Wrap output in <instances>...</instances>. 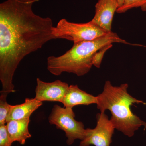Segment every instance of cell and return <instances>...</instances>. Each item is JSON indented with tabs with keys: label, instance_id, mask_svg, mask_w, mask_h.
<instances>
[{
	"label": "cell",
	"instance_id": "1",
	"mask_svg": "<svg viewBox=\"0 0 146 146\" xmlns=\"http://www.w3.org/2000/svg\"><path fill=\"white\" fill-rule=\"evenodd\" d=\"M39 1L7 0L0 4L1 92H13V77L21 60L56 39L52 19L32 10L33 4Z\"/></svg>",
	"mask_w": 146,
	"mask_h": 146
},
{
	"label": "cell",
	"instance_id": "2",
	"mask_svg": "<svg viewBox=\"0 0 146 146\" xmlns=\"http://www.w3.org/2000/svg\"><path fill=\"white\" fill-rule=\"evenodd\" d=\"M128 87L127 83L114 86L110 81H106L103 91L97 96L96 104L100 113L106 110L110 111V120L116 129L131 137L141 127L145 130L146 123L133 114L131 106L135 103H146L131 96L128 93Z\"/></svg>",
	"mask_w": 146,
	"mask_h": 146
},
{
	"label": "cell",
	"instance_id": "3",
	"mask_svg": "<svg viewBox=\"0 0 146 146\" xmlns=\"http://www.w3.org/2000/svg\"><path fill=\"white\" fill-rule=\"evenodd\" d=\"M115 43H126L113 32L92 41L74 44L73 47L59 56L47 58V69L55 76L63 72L73 73L78 76L87 74L93 66L94 54L102 48Z\"/></svg>",
	"mask_w": 146,
	"mask_h": 146
},
{
	"label": "cell",
	"instance_id": "4",
	"mask_svg": "<svg viewBox=\"0 0 146 146\" xmlns=\"http://www.w3.org/2000/svg\"><path fill=\"white\" fill-rule=\"evenodd\" d=\"M108 33L91 21L77 23L69 22L65 18L60 20L56 27H54L52 31L56 39H67L74 44L95 40Z\"/></svg>",
	"mask_w": 146,
	"mask_h": 146
},
{
	"label": "cell",
	"instance_id": "5",
	"mask_svg": "<svg viewBox=\"0 0 146 146\" xmlns=\"http://www.w3.org/2000/svg\"><path fill=\"white\" fill-rule=\"evenodd\" d=\"M75 117L72 108L55 105L48 117L50 124L54 125L57 129L65 132L66 143L70 145L76 139L82 141L86 135V129L83 123L76 121Z\"/></svg>",
	"mask_w": 146,
	"mask_h": 146
},
{
	"label": "cell",
	"instance_id": "6",
	"mask_svg": "<svg viewBox=\"0 0 146 146\" xmlns=\"http://www.w3.org/2000/svg\"><path fill=\"white\" fill-rule=\"evenodd\" d=\"M96 119V126L86 129V136L79 146H110L115 127L105 112L98 113Z\"/></svg>",
	"mask_w": 146,
	"mask_h": 146
},
{
	"label": "cell",
	"instance_id": "7",
	"mask_svg": "<svg viewBox=\"0 0 146 146\" xmlns=\"http://www.w3.org/2000/svg\"><path fill=\"white\" fill-rule=\"evenodd\" d=\"M69 88L68 83L61 80L46 82L37 78L35 98L42 102H58L62 103Z\"/></svg>",
	"mask_w": 146,
	"mask_h": 146
},
{
	"label": "cell",
	"instance_id": "8",
	"mask_svg": "<svg viewBox=\"0 0 146 146\" xmlns=\"http://www.w3.org/2000/svg\"><path fill=\"white\" fill-rule=\"evenodd\" d=\"M119 7L117 0H98L91 22L106 32H111L113 18Z\"/></svg>",
	"mask_w": 146,
	"mask_h": 146
},
{
	"label": "cell",
	"instance_id": "9",
	"mask_svg": "<svg viewBox=\"0 0 146 146\" xmlns=\"http://www.w3.org/2000/svg\"><path fill=\"white\" fill-rule=\"evenodd\" d=\"M97 102V96L82 91L77 85H71L69 86L62 103L64 107L73 108L74 106L79 105L96 104Z\"/></svg>",
	"mask_w": 146,
	"mask_h": 146
},
{
	"label": "cell",
	"instance_id": "10",
	"mask_svg": "<svg viewBox=\"0 0 146 146\" xmlns=\"http://www.w3.org/2000/svg\"><path fill=\"white\" fill-rule=\"evenodd\" d=\"M42 104V102L35 98H26L25 102L22 104L11 105L10 110L6 118V123L11 120L30 118L32 114Z\"/></svg>",
	"mask_w": 146,
	"mask_h": 146
},
{
	"label": "cell",
	"instance_id": "11",
	"mask_svg": "<svg viewBox=\"0 0 146 146\" xmlns=\"http://www.w3.org/2000/svg\"><path fill=\"white\" fill-rule=\"evenodd\" d=\"M30 121V118H27L11 120L6 123L7 129L12 143L17 141L21 145H24L27 139L31 137L29 130Z\"/></svg>",
	"mask_w": 146,
	"mask_h": 146
},
{
	"label": "cell",
	"instance_id": "12",
	"mask_svg": "<svg viewBox=\"0 0 146 146\" xmlns=\"http://www.w3.org/2000/svg\"><path fill=\"white\" fill-rule=\"evenodd\" d=\"M140 7L143 11H146V0H124L122 5L118 8L117 13H125L131 9Z\"/></svg>",
	"mask_w": 146,
	"mask_h": 146
},
{
	"label": "cell",
	"instance_id": "13",
	"mask_svg": "<svg viewBox=\"0 0 146 146\" xmlns=\"http://www.w3.org/2000/svg\"><path fill=\"white\" fill-rule=\"evenodd\" d=\"M8 94L1 92L0 96V125L6 123V118L10 110L11 105L7 103V97Z\"/></svg>",
	"mask_w": 146,
	"mask_h": 146
},
{
	"label": "cell",
	"instance_id": "14",
	"mask_svg": "<svg viewBox=\"0 0 146 146\" xmlns=\"http://www.w3.org/2000/svg\"><path fill=\"white\" fill-rule=\"evenodd\" d=\"M112 44H110L105 46L98 50L94 54L93 57V65L97 68H100L105 53L108 50L112 48Z\"/></svg>",
	"mask_w": 146,
	"mask_h": 146
},
{
	"label": "cell",
	"instance_id": "15",
	"mask_svg": "<svg viewBox=\"0 0 146 146\" xmlns=\"http://www.w3.org/2000/svg\"><path fill=\"white\" fill-rule=\"evenodd\" d=\"M11 141L5 125H0V146H11Z\"/></svg>",
	"mask_w": 146,
	"mask_h": 146
},
{
	"label": "cell",
	"instance_id": "16",
	"mask_svg": "<svg viewBox=\"0 0 146 146\" xmlns=\"http://www.w3.org/2000/svg\"><path fill=\"white\" fill-rule=\"evenodd\" d=\"M118 3H119V8L122 5L123 3L124 0H117Z\"/></svg>",
	"mask_w": 146,
	"mask_h": 146
}]
</instances>
